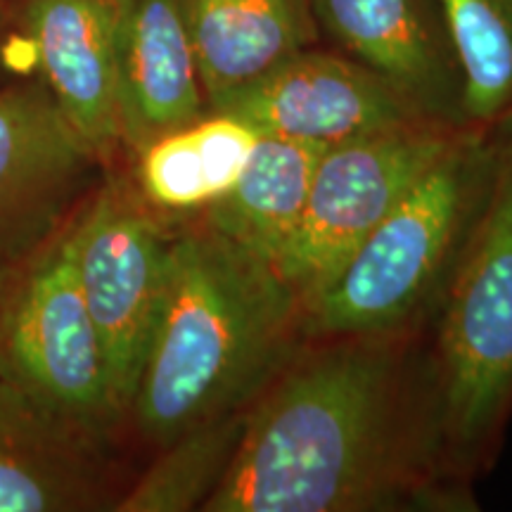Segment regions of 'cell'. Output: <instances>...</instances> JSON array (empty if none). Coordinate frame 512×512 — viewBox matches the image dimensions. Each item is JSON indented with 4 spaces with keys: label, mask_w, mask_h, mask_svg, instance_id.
Instances as JSON below:
<instances>
[{
    "label": "cell",
    "mask_w": 512,
    "mask_h": 512,
    "mask_svg": "<svg viewBox=\"0 0 512 512\" xmlns=\"http://www.w3.org/2000/svg\"><path fill=\"white\" fill-rule=\"evenodd\" d=\"M420 330L304 337L200 512H472Z\"/></svg>",
    "instance_id": "6da1fadb"
},
{
    "label": "cell",
    "mask_w": 512,
    "mask_h": 512,
    "mask_svg": "<svg viewBox=\"0 0 512 512\" xmlns=\"http://www.w3.org/2000/svg\"><path fill=\"white\" fill-rule=\"evenodd\" d=\"M306 306L266 256L200 221L174 233L128 418L162 448L242 411L302 344Z\"/></svg>",
    "instance_id": "7a4b0ae2"
},
{
    "label": "cell",
    "mask_w": 512,
    "mask_h": 512,
    "mask_svg": "<svg viewBox=\"0 0 512 512\" xmlns=\"http://www.w3.org/2000/svg\"><path fill=\"white\" fill-rule=\"evenodd\" d=\"M501 126H465L306 302L304 335L420 330L437 313L494 188Z\"/></svg>",
    "instance_id": "3957f363"
},
{
    "label": "cell",
    "mask_w": 512,
    "mask_h": 512,
    "mask_svg": "<svg viewBox=\"0 0 512 512\" xmlns=\"http://www.w3.org/2000/svg\"><path fill=\"white\" fill-rule=\"evenodd\" d=\"M437 311L430 349L448 451L475 479L512 418V117L501 124L489 202Z\"/></svg>",
    "instance_id": "277c9868"
},
{
    "label": "cell",
    "mask_w": 512,
    "mask_h": 512,
    "mask_svg": "<svg viewBox=\"0 0 512 512\" xmlns=\"http://www.w3.org/2000/svg\"><path fill=\"white\" fill-rule=\"evenodd\" d=\"M69 226L8 275L0 299V373L64 420L110 439L124 415L76 280Z\"/></svg>",
    "instance_id": "5b68a950"
},
{
    "label": "cell",
    "mask_w": 512,
    "mask_h": 512,
    "mask_svg": "<svg viewBox=\"0 0 512 512\" xmlns=\"http://www.w3.org/2000/svg\"><path fill=\"white\" fill-rule=\"evenodd\" d=\"M152 209L124 178H110L93 190L69 226L76 280L124 420L164 299L174 238Z\"/></svg>",
    "instance_id": "8992f818"
},
{
    "label": "cell",
    "mask_w": 512,
    "mask_h": 512,
    "mask_svg": "<svg viewBox=\"0 0 512 512\" xmlns=\"http://www.w3.org/2000/svg\"><path fill=\"white\" fill-rule=\"evenodd\" d=\"M463 128L418 121L344 140L323 152L299 226L275 259L304 306Z\"/></svg>",
    "instance_id": "52a82bcc"
},
{
    "label": "cell",
    "mask_w": 512,
    "mask_h": 512,
    "mask_svg": "<svg viewBox=\"0 0 512 512\" xmlns=\"http://www.w3.org/2000/svg\"><path fill=\"white\" fill-rule=\"evenodd\" d=\"M102 166L38 74L0 88V271L55 240Z\"/></svg>",
    "instance_id": "ba28073f"
},
{
    "label": "cell",
    "mask_w": 512,
    "mask_h": 512,
    "mask_svg": "<svg viewBox=\"0 0 512 512\" xmlns=\"http://www.w3.org/2000/svg\"><path fill=\"white\" fill-rule=\"evenodd\" d=\"M214 112L233 114L259 136L318 145L432 121L382 76L320 43L287 57Z\"/></svg>",
    "instance_id": "9c48e42d"
},
{
    "label": "cell",
    "mask_w": 512,
    "mask_h": 512,
    "mask_svg": "<svg viewBox=\"0 0 512 512\" xmlns=\"http://www.w3.org/2000/svg\"><path fill=\"white\" fill-rule=\"evenodd\" d=\"M320 38L382 76L432 121L470 126L465 79L439 0H311Z\"/></svg>",
    "instance_id": "30bf717a"
},
{
    "label": "cell",
    "mask_w": 512,
    "mask_h": 512,
    "mask_svg": "<svg viewBox=\"0 0 512 512\" xmlns=\"http://www.w3.org/2000/svg\"><path fill=\"white\" fill-rule=\"evenodd\" d=\"M114 79L121 147L131 155L209 114L178 0H119Z\"/></svg>",
    "instance_id": "8fae6325"
},
{
    "label": "cell",
    "mask_w": 512,
    "mask_h": 512,
    "mask_svg": "<svg viewBox=\"0 0 512 512\" xmlns=\"http://www.w3.org/2000/svg\"><path fill=\"white\" fill-rule=\"evenodd\" d=\"M117 8L119 0H24L17 10L36 74L102 164L121 147L114 79Z\"/></svg>",
    "instance_id": "7c38bea8"
},
{
    "label": "cell",
    "mask_w": 512,
    "mask_h": 512,
    "mask_svg": "<svg viewBox=\"0 0 512 512\" xmlns=\"http://www.w3.org/2000/svg\"><path fill=\"white\" fill-rule=\"evenodd\" d=\"M107 441L0 373V512L100 508Z\"/></svg>",
    "instance_id": "4fadbf2b"
},
{
    "label": "cell",
    "mask_w": 512,
    "mask_h": 512,
    "mask_svg": "<svg viewBox=\"0 0 512 512\" xmlns=\"http://www.w3.org/2000/svg\"><path fill=\"white\" fill-rule=\"evenodd\" d=\"M209 112L320 38L311 0H178Z\"/></svg>",
    "instance_id": "5bb4252c"
},
{
    "label": "cell",
    "mask_w": 512,
    "mask_h": 512,
    "mask_svg": "<svg viewBox=\"0 0 512 512\" xmlns=\"http://www.w3.org/2000/svg\"><path fill=\"white\" fill-rule=\"evenodd\" d=\"M328 147L259 136L238 183L202 211V221L275 264L299 226L313 174Z\"/></svg>",
    "instance_id": "9a60e30c"
},
{
    "label": "cell",
    "mask_w": 512,
    "mask_h": 512,
    "mask_svg": "<svg viewBox=\"0 0 512 512\" xmlns=\"http://www.w3.org/2000/svg\"><path fill=\"white\" fill-rule=\"evenodd\" d=\"M259 133L226 112L166 133L138 152L140 195L162 211H204L238 183Z\"/></svg>",
    "instance_id": "2e32d148"
},
{
    "label": "cell",
    "mask_w": 512,
    "mask_h": 512,
    "mask_svg": "<svg viewBox=\"0 0 512 512\" xmlns=\"http://www.w3.org/2000/svg\"><path fill=\"white\" fill-rule=\"evenodd\" d=\"M249 406L202 422L164 444L155 463L112 508L117 512L202 510L233 463Z\"/></svg>",
    "instance_id": "e0dca14e"
},
{
    "label": "cell",
    "mask_w": 512,
    "mask_h": 512,
    "mask_svg": "<svg viewBox=\"0 0 512 512\" xmlns=\"http://www.w3.org/2000/svg\"><path fill=\"white\" fill-rule=\"evenodd\" d=\"M465 79V119L496 128L512 117V0H439Z\"/></svg>",
    "instance_id": "ac0fdd59"
},
{
    "label": "cell",
    "mask_w": 512,
    "mask_h": 512,
    "mask_svg": "<svg viewBox=\"0 0 512 512\" xmlns=\"http://www.w3.org/2000/svg\"><path fill=\"white\" fill-rule=\"evenodd\" d=\"M29 74H36L29 38L19 27L17 12L0 0V88Z\"/></svg>",
    "instance_id": "d6986e66"
},
{
    "label": "cell",
    "mask_w": 512,
    "mask_h": 512,
    "mask_svg": "<svg viewBox=\"0 0 512 512\" xmlns=\"http://www.w3.org/2000/svg\"><path fill=\"white\" fill-rule=\"evenodd\" d=\"M8 275H10V271H0V299H3V290H5V283H8Z\"/></svg>",
    "instance_id": "ffe728a7"
}]
</instances>
